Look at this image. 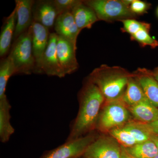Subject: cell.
<instances>
[{"instance_id":"7402d4cb","label":"cell","mask_w":158,"mask_h":158,"mask_svg":"<svg viewBox=\"0 0 158 158\" xmlns=\"http://www.w3.org/2000/svg\"><path fill=\"white\" fill-rule=\"evenodd\" d=\"M123 127L131 134L138 143L150 140L151 133L145 123L132 122L126 123Z\"/></svg>"},{"instance_id":"30bf717a","label":"cell","mask_w":158,"mask_h":158,"mask_svg":"<svg viewBox=\"0 0 158 158\" xmlns=\"http://www.w3.org/2000/svg\"><path fill=\"white\" fill-rule=\"evenodd\" d=\"M58 35L56 33H51L48 45L43 58V73L49 76H56L62 78L65 76L60 64L57 53Z\"/></svg>"},{"instance_id":"7a4b0ae2","label":"cell","mask_w":158,"mask_h":158,"mask_svg":"<svg viewBox=\"0 0 158 158\" xmlns=\"http://www.w3.org/2000/svg\"><path fill=\"white\" fill-rule=\"evenodd\" d=\"M134 73L120 66L102 65L94 69L88 80L98 87L106 102L121 99Z\"/></svg>"},{"instance_id":"9c48e42d","label":"cell","mask_w":158,"mask_h":158,"mask_svg":"<svg viewBox=\"0 0 158 158\" xmlns=\"http://www.w3.org/2000/svg\"><path fill=\"white\" fill-rule=\"evenodd\" d=\"M77 48L76 46L67 40L58 35L57 56L65 76L73 73L79 68L76 57Z\"/></svg>"},{"instance_id":"f1b7e54d","label":"cell","mask_w":158,"mask_h":158,"mask_svg":"<svg viewBox=\"0 0 158 158\" xmlns=\"http://www.w3.org/2000/svg\"><path fill=\"white\" fill-rule=\"evenodd\" d=\"M121 158H135L130 155L125 149L122 146Z\"/></svg>"},{"instance_id":"ba28073f","label":"cell","mask_w":158,"mask_h":158,"mask_svg":"<svg viewBox=\"0 0 158 158\" xmlns=\"http://www.w3.org/2000/svg\"><path fill=\"white\" fill-rule=\"evenodd\" d=\"M32 29V48L36 62L35 73H43L42 62L44 55L48 45L50 33L49 29L33 21Z\"/></svg>"},{"instance_id":"d6a6232c","label":"cell","mask_w":158,"mask_h":158,"mask_svg":"<svg viewBox=\"0 0 158 158\" xmlns=\"http://www.w3.org/2000/svg\"><path fill=\"white\" fill-rule=\"evenodd\" d=\"M155 158H158V154L155 157Z\"/></svg>"},{"instance_id":"d6986e66","label":"cell","mask_w":158,"mask_h":158,"mask_svg":"<svg viewBox=\"0 0 158 158\" xmlns=\"http://www.w3.org/2000/svg\"><path fill=\"white\" fill-rule=\"evenodd\" d=\"M121 99L128 107L147 100L144 91L135 78L134 74V76L131 77L129 80L126 89Z\"/></svg>"},{"instance_id":"4316f807","label":"cell","mask_w":158,"mask_h":158,"mask_svg":"<svg viewBox=\"0 0 158 158\" xmlns=\"http://www.w3.org/2000/svg\"><path fill=\"white\" fill-rule=\"evenodd\" d=\"M150 7V4L140 0H133L130 6L131 11L136 16L142 15L147 12Z\"/></svg>"},{"instance_id":"5b68a950","label":"cell","mask_w":158,"mask_h":158,"mask_svg":"<svg viewBox=\"0 0 158 158\" xmlns=\"http://www.w3.org/2000/svg\"><path fill=\"white\" fill-rule=\"evenodd\" d=\"M106 102L99 115L95 127L100 131H110L126 124L129 119V113L121 99Z\"/></svg>"},{"instance_id":"484cf974","label":"cell","mask_w":158,"mask_h":158,"mask_svg":"<svg viewBox=\"0 0 158 158\" xmlns=\"http://www.w3.org/2000/svg\"><path fill=\"white\" fill-rule=\"evenodd\" d=\"M54 4L59 12V15L66 12H71L72 10L78 2L79 0H53Z\"/></svg>"},{"instance_id":"44dd1931","label":"cell","mask_w":158,"mask_h":158,"mask_svg":"<svg viewBox=\"0 0 158 158\" xmlns=\"http://www.w3.org/2000/svg\"><path fill=\"white\" fill-rule=\"evenodd\" d=\"M15 75V68L9 56L0 62V98L6 95V86L9 78Z\"/></svg>"},{"instance_id":"f546056e","label":"cell","mask_w":158,"mask_h":158,"mask_svg":"<svg viewBox=\"0 0 158 158\" xmlns=\"http://www.w3.org/2000/svg\"><path fill=\"white\" fill-rule=\"evenodd\" d=\"M150 139L152 140L154 142V143L155 144L156 147L158 150V135L151 133Z\"/></svg>"},{"instance_id":"8992f818","label":"cell","mask_w":158,"mask_h":158,"mask_svg":"<svg viewBox=\"0 0 158 158\" xmlns=\"http://www.w3.org/2000/svg\"><path fill=\"white\" fill-rule=\"evenodd\" d=\"M92 133L47 151L39 158H75L82 156L88 146L97 138Z\"/></svg>"},{"instance_id":"9a60e30c","label":"cell","mask_w":158,"mask_h":158,"mask_svg":"<svg viewBox=\"0 0 158 158\" xmlns=\"http://www.w3.org/2000/svg\"><path fill=\"white\" fill-rule=\"evenodd\" d=\"M71 12L81 31L84 29L91 28L92 26L99 21L93 9L86 5L83 1H79Z\"/></svg>"},{"instance_id":"2e32d148","label":"cell","mask_w":158,"mask_h":158,"mask_svg":"<svg viewBox=\"0 0 158 158\" xmlns=\"http://www.w3.org/2000/svg\"><path fill=\"white\" fill-rule=\"evenodd\" d=\"M16 23V10L6 18L2 27L0 35V56L3 57L9 52L13 40Z\"/></svg>"},{"instance_id":"5bb4252c","label":"cell","mask_w":158,"mask_h":158,"mask_svg":"<svg viewBox=\"0 0 158 158\" xmlns=\"http://www.w3.org/2000/svg\"><path fill=\"white\" fill-rule=\"evenodd\" d=\"M54 27L58 36L67 40L77 47V38L81 31L77 25L71 12L59 15Z\"/></svg>"},{"instance_id":"cb8c5ba5","label":"cell","mask_w":158,"mask_h":158,"mask_svg":"<svg viewBox=\"0 0 158 158\" xmlns=\"http://www.w3.org/2000/svg\"><path fill=\"white\" fill-rule=\"evenodd\" d=\"M150 29H143L131 36V39L137 41L141 46H149L154 48L158 47V41L152 37L149 34Z\"/></svg>"},{"instance_id":"603a6c76","label":"cell","mask_w":158,"mask_h":158,"mask_svg":"<svg viewBox=\"0 0 158 158\" xmlns=\"http://www.w3.org/2000/svg\"><path fill=\"white\" fill-rule=\"evenodd\" d=\"M110 132L112 137L123 147H131L138 144L131 134L123 127L113 129Z\"/></svg>"},{"instance_id":"ffe728a7","label":"cell","mask_w":158,"mask_h":158,"mask_svg":"<svg viewBox=\"0 0 158 158\" xmlns=\"http://www.w3.org/2000/svg\"><path fill=\"white\" fill-rule=\"evenodd\" d=\"M124 148L135 158H155L158 154V150L155 144L150 139Z\"/></svg>"},{"instance_id":"83f0119b","label":"cell","mask_w":158,"mask_h":158,"mask_svg":"<svg viewBox=\"0 0 158 158\" xmlns=\"http://www.w3.org/2000/svg\"><path fill=\"white\" fill-rule=\"evenodd\" d=\"M145 125L152 134L158 135V119L153 122Z\"/></svg>"},{"instance_id":"e0dca14e","label":"cell","mask_w":158,"mask_h":158,"mask_svg":"<svg viewBox=\"0 0 158 158\" xmlns=\"http://www.w3.org/2000/svg\"><path fill=\"white\" fill-rule=\"evenodd\" d=\"M11 108L6 95L0 98V140L3 143L8 142L15 132L10 123Z\"/></svg>"},{"instance_id":"4dcf8cb0","label":"cell","mask_w":158,"mask_h":158,"mask_svg":"<svg viewBox=\"0 0 158 158\" xmlns=\"http://www.w3.org/2000/svg\"><path fill=\"white\" fill-rule=\"evenodd\" d=\"M153 75L154 77L155 78L156 81L158 82V67L156 68L153 71H152Z\"/></svg>"},{"instance_id":"52a82bcc","label":"cell","mask_w":158,"mask_h":158,"mask_svg":"<svg viewBox=\"0 0 158 158\" xmlns=\"http://www.w3.org/2000/svg\"><path fill=\"white\" fill-rule=\"evenodd\" d=\"M122 147L113 137L101 136L88 146L83 158H121Z\"/></svg>"},{"instance_id":"1f68e13d","label":"cell","mask_w":158,"mask_h":158,"mask_svg":"<svg viewBox=\"0 0 158 158\" xmlns=\"http://www.w3.org/2000/svg\"><path fill=\"white\" fill-rule=\"evenodd\" d=\"M157 15L158 16V7L157 8Z\"/></svg>"},{"instance_id":"3957f363","label":"cell","mask_w":158,"mask_h":158,"mask_svg":"<svg viewBox=\"0 0 158 158\" xmlns=\"http://www.w3.org/2000/svg\"><path fill=\"white\" fill-rule=\"evenodd\" d=\"M9 56L14 64L15 74L35 73L36 62L32 48L31 26L14 40Z\"/></svg>"},{"instance_id":"ac0fdd59","label":"cell","mask_w":158,"mask_h":158,"mask_svg":"<svg viewBox=\"0 0 158 158\" xmlns=\"http://www.w3.org/2000/svg\"><path fill=\"white\" fill-rule=\"evenodd\" d=\"M129 108L133 116L139 122L148 124L158 119V108L148 100Z\"/></svg>"},{"instance_id":"277c9868","label":"cell","mask_w":158,"mask_h":158,"mask_svg":"<svg viewBox=\"0 0 158 158\" xmlns=\"http://www.w3.org/2000/svg\"><path fill=\"white\" fill-rule=\"evenodd\" d=\"M83 2L93 9L99 20L112 23L135 19L137 16L131 11L129 6L123 1L87 0Z\"/></svg>"},{"instance_id":"4fadbf2b","label":"cell","mask_w":158,"mask_h":158,"mask_svg":"<svg viewBox=\"0 0 158 158\" xmlns=\"http://www.w3.org/2000/svg\"><path fill=\"white\" fill-rule=\"evenodd\" d=\"M133 73L147 100L158 108V82L154 77L152 71L147 69L139 68Z\"/></svg>"},{"instance_id":"836d02e7","label":"cell","mask_w":158,"mask_h":158,"mask_svg":"<svg viewBox=\"0 0 158 158\" xmlns=\"http://www.w3.org/2000/svg\"><path fill=\"white\" fill-rule=\"evenodd\" d=\"M80 158V157H79V158Z\"/></svg>"},{"instance_id":"d4e9b609","label":"cell","mask_w":158,"mask_h":158,"mask_svg":"<svg viewBox=\"0 0 158 158\" xmlns=\"http://www.w3.org/2000/svg\"><path fill=\"white\" fill-rule=\"evenodd\" d=\"M123 24L122 31L129 34L131 36L136 34L138 31L143 29H150L151 24L148 23L140 22L135 19H129L121 21Z\"/></svg>"},{"instance_id":"6da1fadb","label":"cell","mask_w":158,"mask_h":158,"mask_svg":"<svg viewBox=\"0 0 158 158\" xmlns=\"http://www.w3.org/2000/svg\"><path fill=\"white\" fill-rule=\"evenodd\" d=\"M79 97L78 113L66 141L83 137L95 127L101 109L106 101L98 87L89 80L81 90Z\"/></svg>"},{"instance_id":"8fae6325","label":"cell","mask_w":158,"mask_h":158,"mask_svg":"<svg viewBox=\"0 0 158 158\" xmlns=\"http://www.w3.org/2000/svg\"><path fill=\"white\" fill-rule=\"evenodd\" d=\"M32 10L33 21L48 29L54 27L59 15L53 0L34 1Z\"/></svg>"},{"instance_id":"7c38bea8","label":"cell","mask_w":158,"mask_h":158,"mask_svg":"<svg viewBox=\"0 0 158 158\" xmlns=\"http://www.w3.org/2000/svg\"><path fill=\"white\" fill-rule=\"evenodd\" d=\"M33 0H15L16 23L13 40L28 30L33 22Z\"/></svg>"}]
</instances>
